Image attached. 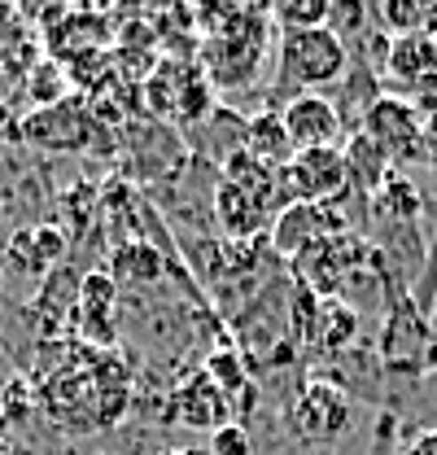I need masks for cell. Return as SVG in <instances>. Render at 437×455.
<instances>
[{"mask_svg":"<svg viewBox=\"0 0 437 455\" xmlns=\"http://www.w3.org/2000/svg\"><path fill=\"white\" fill-rule=\"evenodd\" d=\"M350 75V44L332 31H284L275 44V92L302 97V92H328L337 84H346Z\"/></svg>","mask_w":437,"mask_h":455,"instance_id":"6da1fadb","label":"cell"},{"mask_svg":"<svg viewBox=\"0 0 437 455\" xmlns=\"http://www.w3.org/2000/svg\"><path fill=\"white\" fill-rule=\"evenodd\" d=\"M272 27V9H236L202 44L206 79L215 88H245L267 57V31Z\"/></svg>","mask_w":437,"mask_h":455,"instance_id":"7a4b0ae2","label":"cell"},{"mask_svg":"<svg viewBox=\"0 0 437 455\" xmlns=\"http://www.w3.org/2000/svg\"><path fill=\"white\" fill-rule=\"evenodd\" d=\"M350 416H354L350 395L337 381H324V377L302 381L289 395V407H284V420H289V429L302 447H332L350 429Z\"/></svg>","mask_w":437,"mask_h":455,"instance_id":"3957f363","label":"cell"},{"mask_svg":"<svg viewBox=\"0 0 437 455\" xmlns=\"http://www.w3.org/2000/svg\"><path fill=\"white\" fill-rule=\"evenodd\" d=\"M359 132L389 163H411V158H425V149H429L425 145V114L407 97H372Z\"/></svg>","mask_w":437,"mask_h":455,"instance_id":"277c9868","label":"cell"},{"mask_svg":"<svg viewBox=\"0 0 437 455\" xmlns=\"http://www.w3.org/2000/svg\"><path fill=\"white\" fill-rule=\"evenodd\" d=\"M363 259H368V250H363V241H354L350 232L328 236V241L302 250V254L293 259V284L311 289L315 298H341V284L354 276V267H359Z\"/></svg>","mask_w":437,"mask_h":455,"instance_id":"5b68a950","label":"cell"},{"mask_svg":"<svg viewBox=\"0 0 437 455\" xmlns=\"http://www.w3.org/2000/svg\"><path fill=\"white\" fill-rule=\"evenodd\" d=\"M280 193H284V206H293V202H337L341 193H350L346 154L341 149L293 154V163L280 171Z\"/></svg>","mask_w":437,"mask_h":455,"instance_id":"8992f818","label":"cell"},{"mask_svg":"<svg viewBox=\"0 0 437 455\" xmlns=\"http://www.w3.org/2000/svg\"><path fill=\"white\" fill-rule=\"evenodd\" d=\"M18 140L53 149V154H79L97 140V118L83 110V101L66 97L61 106L31 110L27 118H18Z\"/></svg>","mask_w":437,"mask_h":455,"instance_id":"52a82bcc","label":"cell"},{"mask_svg":"<svg viewBox=\"0 0 437 455\" xmlns=\"http://www.w3.org/2000/svg\"><path fill=\"white\" fill-rule=\"evenodd\" d=\"M284 136L293 145V154H306V149H341L346 145V118L337 110V101L328 92H302V97H289L284 110Z\"/></svg>","mask_w":437,"mask_h":455,"instance_id":"ba28073f","label":"cell"},{"mask_svg":"<svg viewBox=\"0 0 437 455\" xmlns=\"http://www.w3.org/2000/svg\"><path fill=\"white\" fill-rule=\"evenodd\" d=\"M346 232V215L332 211V202H293L272 220V250L280 259H298L302 250L320 245L328 236Z\"/></svg>","mask_w":437,"mask_h":455,"instance_id":"9c48e42d","label":"cell"},{"mask_svg":"<svg viewBox=\"0 0 437 455\" xmlns=\"http://www.w3.org/2000/svg\"><path fill=\"white\" fill-rule=\"evenodd\" d=\"M227 411H232V403L223 395V386L211 381V372H202V377H188L175 395H171V416H175V425H188V429H223L227 425Z\"/></svg>","mask_w":437,"mask_h":455,"instance_id":"30bf717a","label":"cell"},{"mask_svg":"<svg viewBox=\"0 0 437 455\" xmlns=\"http://www.w3.org/2000/svg\"><path fill=\"white\" fill-rule=\"evenodd\" d=\"M385 75L393 84H407L411 92L437 79V40L429 31H411V36H393L385 49Z\"/></svg>","mask_w":437,"mask_h":455,"instance_id":"8fae6325","label":"cell"},{"mask_svg":"<svg viewBox=\"0 0 437 455\" xmlns=\"http://www.w3.org/2000/svg\"><path fill=\"white\" fill-rule=\"evenodd\" d=\"M215 220L232 241H250L263 228H272V202L254 197L250 188H236L227 180H218L215 188Z\"/></svg>","mask_w":437,"mask_h":455,"instance_id":"7c38bea8","label":"cell"},{"mask_svg":"<svg viewBox=\"0 0 437 455\" xmlns=\"http://www.w3.org/2000/svg\"><path fill=\"white\" fill-rule=\"evenodd\" d=\"M354 338H359V311L346 307L341 298H320V307H315V315H311V329H306V341H302V346H311L315 355L332 359V355H346Z\"/></svg>","mask_w":437,"mask_h":455,"instance_id":"4fadbf2b","label":"cell"},{"mask_svg":"<svg viewBox=\"0 0 437 455\" xmlns=\"http://www.w3.org/2000/svg\"><path fill=\"white\" fill-rule=\"evenodd\" d=\"M341 154H346V167H350V188H363V193L377 197V193L385 188V180H389V158H385L363 132L346 136Z\"/></svg>","mask_w":437,"mask_h":455,"instance_id":"5bb4252c","label":"cell"},{"mask_svg":"<svg viewBox=\"0 0 437 455\" xmlns=\"http://www.w3.org/2000/svg\"><path fill=\"white\" fill-rule=\"evenodd\" d=\"M245 149L258 158V163H267V167L284 171L293 163V145H289V136H284V123H280V114H258L250 127H245Z\"/></svg>","mask_w":437,"mask_h":455,"instance_id":"9a60e30c","label":"cell"},{"mask_svg":"<svg viewBox=\"0 0 437 455\" xmlns=\"http://www.w3.org/2000/svg\"><path fill=\"white\" fill-rule=\"evenodd\" d=\"M70 92V75H66V61L57 57H36L31 70H27V101L36 110H49V106H61Z\"/></svg>","mask_w":437,"mask_h":455,"instance_id":"2e32d148","label":"cell"},{"mask_svg":"<svg viewBox=\"0 0 437 455\" xmlns=\"http://www.w3.org/2000/svg\"><path fill=\"white\" fill-rule=\"evenodd\" d=\"M109 267H114V281H136V284L163 281V254H158V245H145V241L118 245Z\"/></svg>","mask_w":437,"mask_h":455,"instance_id":"e0dca14e","label":"cell"},{"mask_svg":"<svg viewBox=\"0 0 437 455\" xmlns=\"http://www.w3.org/2000/svg\"><path fill=\"white\" fill-rule=\"evenodd\" d=\"M328 0H280L272 9V22L284 31H315V27H328Z\"/></svg>","mask_w":437,"mask_h":455,"instance_id":"ac0fdd59","label":"cell"},{"mask_svg":"<svg viewBox=\"0 0 437 455\" xmlns=\"http://www.w3.org/2000/svg\"><path fill=\"white\" fill-rule=\"evenodd\" d=\"M372 18L385 22L393 36H411V31H425V22H429V4H416V0H385Z\"/></svg>","mask_w":437,"mask_h":455,"instance_id":"d6986e66","label":"cell"},{"mask_svg":"<svg viewBox=\"0 0 437 455\" xmlns=\"http://www.w3.org/2000/svg\"><path fill=\"white\" fill-rule=\"evenodd\" d=\"M211 455H254V443H250L245 425L227 420L223 429H215L211 434Z\"/></svg>","mask_w":437,"mask_h":455,"instance_id":"ffe728a7","label":"cell"},{"mask_svg":"<svg viewBox=\"0 0 437 455\" xmlns=\"http://www.w3.org/2000/svg\"><path fill=\"white\" fill-rule=\"evenodd\" d=\"M368 18H372V13H368L363 4H332V9H328V27H332L341 40H350V36H363L359 27H363Z\"/></svg>","mask_w":437,"mask_h":455,"instance_id":"44dd1931","label":"cell"},{"mask_svg":"<svg viewBox=\"0 0 437 455\" xmlns=\"http://www.w3.org/2000/svg\"><path fill=\"white\" fill-rule=\"evenodd\" d=\"M36 250H40V263L49 267V263H57L66 254V236L57 228H36Z\"/></svg>","mask_w":437,"mask_h":455,"instance_id":"7402d4cb","label":"cell"},{"mask_svg":"<svg viewBox=\"0 0 437 455\" xmlns=\"http://www.w3.org/2000/svg\"><path fill=\"white\" fill-rule=\"evenodd\" d=\"M402 455H437V429H425V434H420Z\"/></svg>","mask_w":437,"mask_h":455,"instance_id":"603a6c76","label":"cell"},{"mask_svg":"<svg viewBox=\"0 0 437 455\" xmlns=\"http://www.w3.org/2000/svg\"><path fill=\"white\" fill-rule=\"evenodd\" d=\"M9 455H40V451H31V447H9Z\"/></svg>","mask_w":437,"mask_h":455,"instance_id":"cb8c5ba5","label":"cell"},{"mask_svg":"<svg viewBox=\"0 0 437 455\" xmlns=\"http://www.w3.org/2000/svg\"><path fill=\"white\" fill-rule=\"evenodd\" d=\"M9 447H13V443H9V438L0 434V455H9Z\"/></svg>","mask_w":437,"mask_h":455,"instance_id":"d4e9b609","label":"cell"},{"mask_svg":"<svg viewBox=\"0 0 437 455\" xmlns=\"http://www.w3.org/2000/svg\"><path fill=\"white\" fill-rule=\"evenodd\" d=\"M171 455H202V451H171Z\"/></svg>","mask_w":437,"mask_h":455,"instance_id":"484cf974","label":"cell"}]
</instances>
